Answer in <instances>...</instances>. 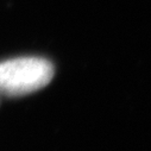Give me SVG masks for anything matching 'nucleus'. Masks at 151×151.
<instances>
[{"label":"nucleus","mask_w":151,"mask_h":151,"mask_svg":"<svg viewBox=\"0 0 151 151\" xmlns=\"http://www.w3.org/2000/svg\"><path fill=\"white\" fill-rule=\"evenodd\" d=\"M54 78L52 63L43 57L26 56L0 62V92L19 96L45 87Z\"/></svg>","instance_id":"f257e3e1"}]
</instances>
